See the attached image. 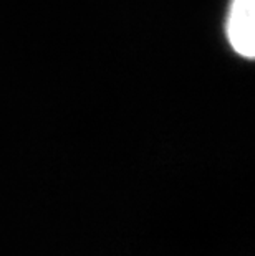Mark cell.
Segmentation results:
<instances>
[{
  "label": "cell",
  "mask_w": 255,
  "mask_h": 256,
  "mask_svg": "<svg viewBox=\"0 0 255 256\" xmlns=\"http://www.w3.org/2000/svg\"><path fill=\"white\" fill-rule=\"evenodd\" d=\"M225 36L238 56L255 55V0H230L225 18Z\"/></svg>",
  "instance_id": "cell-1"
}]
</instances>
